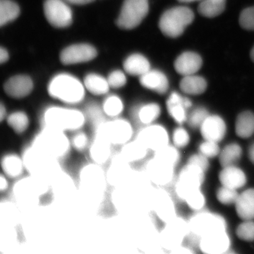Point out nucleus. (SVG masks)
<instances>
[{
	"label": "nucleus",
	"instance_id": "nucleus-1",
	"mask_svg": "<svg viewBox=\"0 0 254 254\" xmlns=\"http://www.w3.org/2000/svg\"><path fill=\"white\" fill-rule=\"evenodd\" d=\"M87 123V115L81 110L62 106H50L42 115L43 127L74 133L83 129Z\"/></svg>",
	"mask_w": 254,
	"mask_h": 254
},
{
	"label": "nucleus",
	"instance_id": "nucleus-2",
	"mask_svg": "<svg viewBox=\"0 0 254 254\" xmlns=\"http://www.w3.org/2000/svg\"><path fill=\"white\" fill-rule=\"evenodd\" d=\"M23 161L26 173L50 182L63 172L60 160H57L29 145L23 150Z\"/></svg>",
	"mask_w": 254,
	"mask_h": 254
},
{
	"label": "nucleus",
	"instance_id": "nucleus-3",
	"mask_svg": "<svg viewBox=\"0 0 254 254\" xmlns=\"http://www.w3.org/2000/svg\"><path fill=\"white\" fill-rule=\"evenodd\" d=\"M31 145L59 160L66 158L72 150L67 133L47 127H42L35 135Z\"/></svg>",
	"mask_w": 254,
	"mask_h": 254
},
{
	"label": "nucleus",
	"instance_id": "nucleus-4",
	"mask_svg": "<svg viewBox=\"0 0 254 254\" xmlns=\"http://www.w3.org/2000/svg\"><path fill=\"white\" fill-rule=\"evenodd\" d=\"M85 86L71 75L59 74L50 81L48 93L52 98L66 105H74L84 99Z\"/></svg>",
	"mask_w": 254,
	"mask_h": 254
},
{
	"label": "nucleus",
	"instance_id": "nucleus-5",
	"mask_svg": "<svg viewBox=\"0 0 254 254\" xmlns=\"http://www.w3.org/2000/svg\"><path fill=\"white\" fill-rule=\"evenodd\" d=\"M194 14L186 6H177L167 10L159 21V27L165 36L177 38L193 22Z\"/></svg>",
	"mask_w": 254,
	"mask_h": 254
},
{
	"label": "nucleus",
	"instance_id": "nucleus-6",
	"mask_svg": "<svg viewBox=\"0 0 254 254\" xmlns=\"http://www.w3.org/2000/svg\"><path fill=\"white\" fill-rule=\"evenodd\" d=\"M96 133L104 137L113 146L121 147L133 139L134 128L129 120L120 117L102 122Z\"/></svg>",
	"mask_w": 254,
	"mask_h": 254
},
{
	"label": "nucleus",
	"instance_id": "nucleus-7",
	"mask_svg": "<svg viewBox=\"0 0 254 254\" xmlns=\"http://www.w3.org/2000/svg\"><path fill=\"white\" fill-rule=\"evenodd\" d=\"M14 185L15 198L21 203H34L49 190L50 182L28 175L16 180Z\"/></svg>",
	"mask_w": 254,
	"mask_h": 254
},
{
	"label": "nucleus",
	"instance_id": "nucleus-8",
	"mask_svg": "<svg viewBox=\"0 0 254 254\" xmlns=\"http://www.w3.org/2000/svg\"><path fill=\"white\" fill-rule=\"evenodd\" d=\"M103 167L91 162L80 170V187L87 194L99 195L105 191L108 184Z\"/></svg>",
	"mask_w": 254,
	"mask_h": 254
},
{
	"label": "nucleus",
	"instance_id": "nucleus-9",
	"mask_svg": "<svg viewBox=\"0 0 254 254\" xmlns=\"http://www.w3.org/2000/svg\"><path fill=\"white\" fill-rule=\"evenodd\" d=\"M148 0H125L117 24L123 29L137 27L148 12Z\"/></svg>",
	"mask_w": 254,
	"mask_h": 254
},
{
	"label": "nucleus",
	"instance_id": "nucleus-10",
	"mask_svg": "<svg viewBox=\"0 0 254 254\" xmlns=\"http://www.w3.org/2000/svg\"><path fill=\"white\" fill-rule=\"evenodd\" d=\"M204 170L193 164L188 163L180 174L177 185V193L185 200L192 192L200 190L204 180Z\"/></svg>",
	"mask_w": 254,
	"mask_h": 254
},
{
	"label": "nucleus",
	"instance_id": "nucleus-11",
	"mask_svg": "<svg viewBox=\"0 0 254 254\" xmlns=\"http://www.w3.org/2000/svg\"><path fill=\"white\" fill-rule=\"evenodd\" d=\"M44 13L48 22L56 28H66L72 23V12L63 0H46Z\"/></svg>",
	"mask_w": 254,
	"mask_h": 254
},
{
	"label": "nucleus",
	"instance_id": "nucleus-12",
	"mask_svg": "<svg viewBox=\"0 0 254 254\" xmlns=\"http://www.w3.org/2000/svg\"><path fill=\"white\" fill-rule=\"evenodd\" d=\"M136 138L148 150L156 152L168 145L169 136L161 125H147L140 130Z\"/></svg>",
	"mask_w": 254,
	"mask_h": 254
},
{
	"label": "nucleus",
	"instance_id": "nucleus-13",
	"mask_svg": "<svg viewBox=\"0 0 254 254\" xmlns=\"http://www.w3.org/2000/svg\"><path fill=\"white\" fill-rule=\"evenodd\" d=\"M191 227L193 232L200 236L205 237L215 232L225 231L226 223L220 215L202 213L193 219Z\"/></svg>",
	"mask_w": 254,
	"mask_h": 254
},
{
	"label": "nucleus",
	"instance_id": "nucleus-14",
	"mask_svg": "<svg viewBox=\"0 0 254 254\" xmlns=\"http://www.w3.org/2000/svg\"><path fill=\"white\" fill-rule=\"evenodd\" d=\"M96 56L94 47L88 44H76L63 50L60 54V60L64 64H75L91 61Z\"/></svg>",
	"mask_w": 254,
	"mask_h": 254
},
{
	"label": "nucleus",
	"instance_id": "nucleus-15",
	"mask_svg": "<svg viewBox=\"0 0 254 254\" xmlns=\"http://www.w3.org/2000/svg\"><path fill=\"white\" fill-rule=\"evenodd\" d=\"M113 145L104 137L95 133L88 150L91 162L104 166L113 158Z\"/></svg>",
	"mask_w": 254,
	"mask_h": 254
},
{
	"label": "nucleus",
	"instance_id": "nucleus-16",
	"mask_svg": "<svg viewBox=\"0 0 254 254\" xmlns=\"http://www.w3.org/2000/svg\"><path fill=\"white\" fill-rule=\"evenodd\" d=\"M0 165L2 174L11 180H19L26 173L22 155L18 153H5L1 156Z\"/></svg>",
	"mask_w": 254,
	"mask_h": 254
},
{
	"label": "nucleus",
	"instance_id": "nucleus-17",
	"mask_svg": "<svg viewBox=\"0 0 254 254\" xmlns=\"http://www.w3.org/2000/svg\"><path fill=\"white\" fill-rule=\"evenodd\" d=\"M106 171L107 182L109 185L117 187L127 180L131 171V164L127 163L120 155L113 157Z\"/></svg>",
	"mask_w": 254,
	"mask_h": 254
},
{
	"label": "nucleus",
	"instance_id": "nucleus-18",
	"mask_svg": "<svg viewBox=\"0 0 254 254\" xmlns=\"http://www.w3.org/2000/svg\"><path fill=\"white\" fill-rule=\"evenodd\" d=\"M33 89L31 78L25 75L10 78L4 85L5 93L14 99H21L31 94Z\"/></svg>",
	"mask_w": 254,
	"mask_h": 254
},
{
	"label": "nucleus",
	"instance_id": "nucleus-19",
	"mask_svg": "<svg viewBox=\"0 0 254 254\" xmlns=\"http://www.w3.org/2000/svg\"><path fill=\"white\" fill-rule=\"evenodd\" d=\"M147 175L157 185H165L171 181L173 166L156 158H153L146 165Z\"/></svg>",
	"mask_w": 254,
	"mask_h": 254
},
{
	"label": "nucleus",
	"instance_id": "nucleus-20",
	"mask_svg": "<svg viewBox=\"0 0 254 254\" xmlns=\"http://www.w3.org/2000/svg\"><path fill=\"white\" fill-rule=\"evenodd\" d=\"M230 243V239L225 231L215 232L202 237L200 250L205 254H222L228 250Z\"/></svg>",
	"mask_w": 254,
	"mask_h": 254
},
{
	"label": "nucleus",
	"instance_id": "nucleus-21",
	"mask_svg": "<svg viewBox=\"0 0 254 254\" xmlns=\"http://www.w3.org/2000/svg\"><path fill=\"white\" fill-rule=\"evenodd\" d=\"M200 133L205 140L220 142L226 133V125L220 117L209 115L200 127Z\"/></svg>",
	"mask_w": 254,
	"mask_h": 254
},
{
	"label": "nucleus",
	"instance_id": "nucleus-22",
	"mask_svg": "<svg viewBox=\"0 0 254 254\" xmlns=\"http://www.w3.org/2000/svg\"><path fill=\"white\" fill-rule=\"evenodd\" d=\"M201 58L193 52H185L180 55L175 62L177 72L183 76L195 74L202 66Z\"/></svg>",
	"mask_w": 254,
	"mask_h": 254
},
{
	"label": "nucleus",
	"instance_id": "nucleus-23",
	"mask_svg": "<svg viewBox=\"0 0 254 254\" xmlns=\"http://www.w3.org/2000/svg\"><path fill=\"white\" fill-rule=\"evenodd\" d=\"M140 83L143 87L159 93L164 94L168 91L169 82L163 73L158 70H149L140 76Z\"/></svg>",
	"mask_w": 254,
	"mask_h": 254
},
{
	"label": "nucleus",
	"instance_id": "nucleus-24",
	"mask_svg": "<svg viewBox=\"0 0 254 254\" xmlns=\"http://www.w3.org/2000/svg\"><path fill=\"white\" fill-rule=\"evenodd\" d=\"M120 148V156L131 165L144 159L149 151L136 138L122 145Z\"/></svg>",
	"mask_w": 254,
	"mask_h": 254
},
{
	"label": "nucleus",
	"instance_id": "nucleus-25",
	"mask_svg": "<svg viewBox=\"0 0 254 254\" xmlns=\"http://www.w3.org/2000/svg\"><path fill=\"white\" fill-rule=\"evenodd\" d=\"M222 186L229 187L233 190L242 188L247 183V177L245 173L235 165L225 167L219 175Z\"/></svg>",
	"mask_w": 254,
	"mask_h": 254
},
{
	"label": "nucleus",
	"instance_id": "nucleus-26",
	"mask_svg": "<svg viewBox=\"0 0 254 254\" xmlns=\"http://www.w3.org/2000/svg\"><path fill=\"white\" fill-rule=\"evenodd\" d=\"M237 215L244 220L254 219V189L245 190L239 195L235 203Z\"/></svg>",
	"mask_w": 254,
	"mask_h": 254
},
{
	"label": "nucleus",
	"instance_id": "nucleus-27",
	"mask_svg": "<svg viewBox=\"0 0 254 254\" xmlns=\"http://www.w3.org/2000/svg\"><path fill=\"white\" fill-rule=\"evenodd\" d=\"M167 108L170 116L177 123H184L187 120L185 98L180 96L178 93L174 92L170 95L167 100Z\"/></svg>",
	"mask_w": 254,
	"mask_h": 254
},
{
	"label": "nucleus",
	"instance_id": "nucleus-28",
	"mask_svg": "<svg viewBox=\"0 0 254 254\" xmlns=\"http://www.w3.org/2000/svg\"><path fill=\"white\" fill-rule=\"evenodd\" d=\"M5 122L10 129L17 135L26 133L31 126V120L28 114L21 110L8 114Z\"/></svg>",
	"mask_w": 254,
	"mask_h": 254
},
{
	"label": "nucleus",
	"instance_id": "nucleus-29",
	"mask_svg": "<svg viewBox=\"0 0 254 254\" xmlns=\"http://www.w3.org/2000/svg\"><path fill=\"white\" fill-rule=\"evenodd\" d=\"M124 68L128 74L141 76L150 69L148 60L140 54L130 55L125 63Z\"/></svg>",
	"mask_w": 254,
	"mask_h": 254
},
{
	"label": "nucleus",
	"instance_id": "nucleus-30",
	"mask_svg": "<svg viewBox=\"0 0 254 254\" xmlns=\"http://www.w3.org/2000/svg\"><path fill=\"white\" fill-rule=\"evenodd\" d=\"M180 87L184 93L189 95H200L204 93L207 88L205 78L195 74L184 76L180 81Z\"/></svg>",
	"mask_w": 254,
	"mask_h": 254
},
{
	"label": "nucleus",
	"instance_id": "nucleus-31",
	"mask_svg": "<svg viewBox=\"0 0 254 254\" xmlns=\"http://www.w3.org/2000/svg\"><path fill=\"white\" fill-rule=\"evenodd\" d=\"M235 131L240 138L252 136L254 133V114L250 111L241 113L235 124Z\"/></svg>",
	"mask_w": 254,
	"mask_h": 254
},
{
	"label": "nucleus",
	"instance_id": "nucleus-32",
	"mask_svg": "<svg viewBox=\"0 0 254 254\" xmlns=\"http://www.w3.org/2000/svg\"><path fill=\"white\" fill-rule=\"evenodd\" d=\"M103 115L108 119L120 118L125 110L123 100L118 95H112L107 97L101 107Z\"/></svg>",
	"mask_w": 254,
	"mask_h": 254
},
{
	"label": "nucleus",
	"instance_id": "nucleus-33",
	"mask_svg": "<svg viewBox=\"0 0 254 254\" xmlns=\"http://www.w3.org/2000/svg\"><path fill=\"white\" fill-rule=\"evenodd\" d=\"M84 86L87 91L98 96L107 94L110 88L108 79L97 74L87 75L84 79Z\"/></svg>",
	"mask_w": 254,
	"mask_h": 254
},
{
	"label": "nucleus",
	"instance_id": "nucleus-34",
	"mask_svg": "<svg viewBox=\"0 0 254 254\" xmlns=\"http://www.w3.org/2000/svg\"><path fill=\"white\" fill-rule=\"evenodd\" d=\"M161 113L160 107L156 103H148L141 105L136 111V118L141 125H147L154 124L155 120Z\"/></svg>",
	"mask_w": 254,
	"mask_h": 254
},
{
	"label": "nucleus",
	"instance_id": "nucleus-35",
	"mask_svg": "<svg viewBox=\"0 0 254 254\" xmlns=\"http://www.w3.org/2000/svg\"><path fill=\"white\" fill-rule=\"evenodd\" d=\"M226 0H202L198 5L200 15L207 18L216 17L225 9Z\"/></svg>",
	"mask_w": 254,
	"mask_h": 254
},
{
	"label": "nucleus",
	"instance_id": "nucleus-36",
	"mask_svg": "<svg viewBox=\"0 0 254 254\" xmlns=\"http://www.w3.org/2000/svg\"><path fill=\"white\" fill-rule=\"evenodd\" d=\"M242 152L240 145L237 143L226 145L220 153V163L222 168L235 165L242 156Z\"/></svg>",
	"mask_w": 254,
	"mask_h": 254
},
{
	"label": "nucleus",
	"instance_id": "nucleus-37",
	"mask_svg": "<svg viewBox=\"0 0 254 254\" xmlns=\"http://www.w3.org/2000/svg\"><path fill=\"white\" fill-rule=\"evenodd\" d=\"M20 14L18 4L11 0H1L0 1V25L4 26L14 21Z\"/></svg>",
	"mask_w": 254,
	"mask_h": 254
},
{
	"label": "nucleus",
	"instance_id": "nucleus-38",
	"mask_svg": "<svg viewBox=\"0 0 254 254\" xmlns=\"http://www.w3.org/2000/svg\"><path fill=\"white\" fill-rule=\"evenodd\" d=\"M70 140L71 148L78 153L88 151L92 141L89 135L83 129L73 133V136L70 137Z\"/></svg>",
	"mask_w": 254,
	"mask_h": 254
},
{
	"label": "nucleus",
	"instance_id": "nucleus-39",
	"mask_svg": "<svg viewBox=\"0 0 254 254\" xmlns=\"http://www.w3.org/2000/svg\"><path fill=\"white\" fill-rule=\"evenodd\" d=\"M155 158L174 167L180 160V154L175 147L168 144L158 151L155 152Z\"/></svg>",
	"mask_w": 254,
	"mask_h": 254
},
{
	"label": "nucleus",
	"instance_id": "nucleus-40",
	"mask_svg": "<svg viewBox=\"0 0 254 254\" xmlns=\"http://www.w3.org/2000/svg\"><path fill=\"white\" fill-rule=\"evenodd\" d=\"M238 196L237 190L229 187L222 186L217 191V198L222 204H235Z\"/></svg>",
	"mask_w": 254,
	"mask_h": 254
},
{
	"label": "nucleus",
	"instance_id": "nucleus-41",
	"mask_svg": "<svg viewBox=\"0 0 254 254\" xmlns=\"http://www.w3.org/2000/svg\"><path fill=\"white\" fill-rule=\"evenodd\" d=\"M209 116L208 112L203 108H198L193 110L189 117H187L189 125L190 127L197 128L200 127L202 124L204 123L205 120Z\"/></svg>",
	"mask_w": 254,
	"mask_h": 254
},
{
	"label": "nucleus",
	"instance_id": "nucleus-42",
	"mask_svg": "<svg viewBox=\"0 0 254 254\" xmlns=\"http://www.w3.org/2000/svg\"><path fill=\"white\" fill-rule=\"evenodd\" d=\"M237 235L241 240L252 242L254 241V222L245 220L237 229Z\"/></svg>",
	"mask_w": 254,
	"mask_h": 254
},
{
	"label": "nucleus",
	"instance_id": "nucleus-43",
	"mask_svg": "<svg viewBox=\"0 0 254 254\" xmlns=\"http://www.w3.org/2000/svg\"><path fill=\"white\" fill-rule=\"evenodd\" d=\"M185 200L189 206L193 210H200L205 205L204 195L202 194L200 190L192 192L187 197Z\"/></svg>",
	"mask_w": 254,
	"mask_h": 254
},
{
	"label": "nucleus",
	"instance_id": "nucleus-44",
	"mask_svg": "<svg viewBox=\"0 0 254 254\" xmlns=\"http://www.w3.org/2000/svg\"><path fill=\"white\" fill-rule=\"evenodd\" d=\"M240 24L248 31H254V6L242 11L240 16Z\"/></svg>",
	"mask_w": 254,
	"mask_h": 254
},
{
	"label": "nucleus",
	"instance_id": "nucleus-45",
	"mask_svg": "<svg viewBox=\"0 0 254 254\" xmlns=\"http://www.w3.org/2000/svg\"><path fill=\"white\" fill-rule=\"evenodd\" d=\"M200 153L207 158H213L220 153V148L218 142L205 140L199 146Z\"/></svg>",
	"mask_w": 254,
	"mask_h": 254
},
{
	"label": "nucleus",
	"instance_id": "nucleus-46",
	"mask_svg": "<svg viewBox=\"0 0 254 254\" xmlns=\"http://www.w3.org/2000/svg\"><path fill=\"white\" fill-rule=\"evenodd\" d=\"M173 139L175 146L177 148H184L190 143V135L185 128L180 127L174 131Z\"/></svg>",
	"mask_w": 254,
	"mask_h": 254
},
{
	"label": "nucleus",
	"instance_id": "nucleus-47",
	"mask_svg": "<svg viewBox=\"0 0 254 254\" xmlns=\"http://www.w3.org/2000/svg\"><path fill=\"white\" fill-rule=\"evenodd\" d=\"M108 81L110 88H120L125 86L127 78L123 71L117 70L110 73L108 78Z\"/></svg>",
	"mask_w": 254,
	"mask_h": 254
},
{
	"label": "nucleus",
	"instance_id": "nucleus-48",
	"mask_svg": "<svg viewBox=\"0 0 254 254\" xmlns=\"http://www.w3.org/2000/svg\"><path fill=\"white\" fill-rule=\"evenodd\" d=\"M188 163L196 165V166L199 167L200 168H201L204 171L208 168L209 166L208 158L205 157V155L201 154V153L192 155L190 160H189Z\"/></svg>",
	"mask_w": 254,
	"mask_h": 254
},
{
	"label": "nucleus",
	"instance_id": "nucleus-49",
	"mask_svg": "<svg viewBox=\"0 0 254 254\" xmlns=\"http://www.w3.org/2000/svg\"><path fill=\"white\" fill-rule=\"evenodd\" d=\"M10 180L7 177L5 176L4 174L1 173L0 175V191L1 193L7 191L10 187Z\"/></svg>",
	"mask_w": 254,
	"mask_h": 254
},
{
	"label": "nucleus",
	"instance_id": "nucleus-50",
	"mask_svg": "<svg viewBox=\"0 0 254 254\" xmlns=\"http://www.w3.org/2000/svg\"><path fill=\"white\" fill-rule=\"evenodd\" d=\"M8 113L7 111H6V107L4 105V103H1V105H0V121L1 123L4 122L6 120V117H7Z\"/></svg>",
	"mask_w": 254,
	"mask_h": 254
},
{
	"label": "nucleus",
	"instance_id": "nucleus-51",
	"mask_svg": "<svg viewBox=\"0 0 254 254\" xmlns=\"http://www.w3.org/2000/svg\"><path fill=\"white\" fill-rule=\"evenodd\" d=\"M9 60V53L7 50H5L4 48H1L0 49V62L1 63H4Z\"/></svg>",
	"mask_w": 254,
	"mask_h": 254
},
{
	"label": "nucleus",
	"instance_id": "nucleus-52",
	"mask_svg": "<svg viewBox=\"0 0 254 254\" xmlns=\"http://www.w3.org/2000/svg\"><path fill=\"white\" fill-rule=\"evenodd\" d=\"M65 1L74 4H86L92 2L94 0H65Z\"/></svg>",
	"mask_w": 254,
	"mask_h": 254
},
{
	"label": "nucleus",
	"instance_id": "nucleus-53",
	"mask_svg": "<svg viewBox=\"0 0 254 254\" xmlns=\"http://www.w3.org/2000/svg\"><path fill=\"white\" fill-rule=\"evenodd\" d=\"M249 156L252 163H254V143L251 145L250 150H249Z\"/></svg>",
	"mask_w": 254,
	"mask_h": 254
},
{
	"label": "nucleus",
	"instance_id": "nucleus-54",
	"mask_svg": "<svg viewBox=\"0 0 254 254\" xmlns=\"http://www.w3.org/2000/svg\"><path fill=\"white\" fill-rule=\"evenodd\" d=\"M178 1H181V2L190 3L193 2V1H202V0H178Z\"/></svg>",
	"mask_w": 254,
	"mask_h": 254
},
{
	"label": "nucleus",
	"instance_id": "nucleus-55",
	"mask_svg": "<svg viewBox=\"0 0 254 254\" xmlns=\"http://www.w3.org/2000/svg\"><path fill=\"white\" fill-rule=\"evenodd\" d=\"M250 56L251 58H252V61L254 63V47L252 48V51H251Z\"/></svg>",
	"mask_w": 254,
	"mask_h": 254
}]
</instances>
